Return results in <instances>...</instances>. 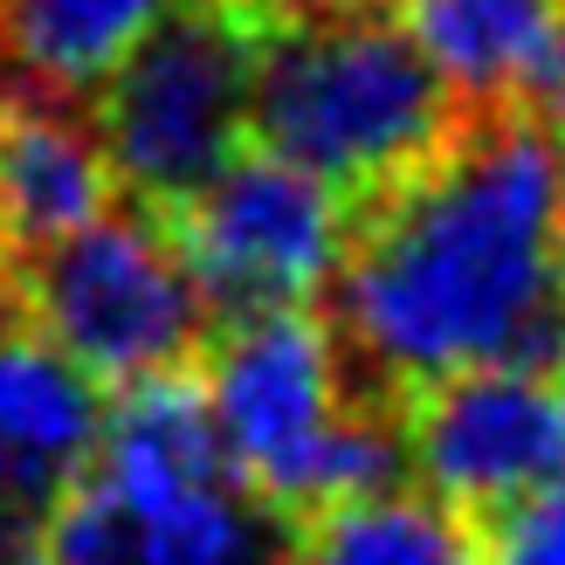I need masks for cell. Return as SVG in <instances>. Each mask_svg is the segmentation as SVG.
<instances>
[{"mask_svg": "<svg viewBox=\"0 0 565 565\" xmlns=\"http://www.w3.org/2000/svg\"><path fill=\"white\" fill-rule=\"evenodd\" d=\"M118 524H125V565H297V539L282 531V518L263 511L235 476L118 511Z\"/></svg>", "mask_w": 565, "mask_h": 565, "instance_id": "12", "label": "cell"}, {"mask_svg": "<svg viewBox=\"0 0 565 565\" xmlns=\"http://www.w3.org/2000/svg\"><path fill=\"white\" fill-rule=\"evenodd\" d=\"M263 28V0H166L125 63L83 97V125L131 207L166 221L248 152Z\"/></svg>", "mask_w": 565, "mask_h": 565, "instance_id": "4", "label": "cell"}, {"mask_svg": "<svg viewBox=\"0 0 565 565\" xmlns=\"http://www.w3.org/2000/svg\"><path fill=\"white\" fill-rule=\"evenodd\" d=\"M345 359L380 407L469 365L565 380V180L539 110H483L401 186L352 207Z\"/></svg>", "mask_w": 565, "mask_h": 565, "instance_id": "1", "label": "cell"}, {"mask_svg": "<svg viewBox=\"0 0 565 565\" xmlns=\"http://www.w3.org/2000/svg\"><path fill=\"white\" fill-rule=\"evenodd\" d=\"M483 558L490 565H565V483L497 511L483 531Z\"/></svg>", "mask_w": 565, "mask_h": 565, "instance_id": "14", "label": "cell"}, {"mask_svg": "<svg viewBox=\"0 0 565 565\" xmlns=\"http://www.w3.org/2000/svg\"><path fill=\"white\" fill-rule=\"evenodd\" d=\"M539 118H545V131H552V152H558V180H565V63H558V76L545 83V97H539Z\"/></svg>", "mask_w": 565, "mask_h": 565, "instance_id": "15", "label": "cell"}, {"mask_svg": "<svg viewBox=\"0 0 565 565\" xmlns=\"http://www.w3.org/2000/svg\"><path fill=\"white\" fill-rule=\"evenodd\" d=\"M462 118L469 110L380 0L269 14L263 28L248 131L263 152L338 186L352 207L428 166Z\"/></svg>", "mask_w": 565, "mask_h": 565, "instance_id": "3", "label": "cell"}, {"mask_svg": "<svg viewBox=\"0 0 565 565\" xmlns=\"http://www.w3.org/2000/svg\"><path fill=\"white\" fill-rule=\"evenodd\" d=\"M297 565H490L483 531H469V518L441 511L435 497H359L338 511L310 518L297 539Z\"/></svg>", "mask_w": 565, "mask_h": 565, "instance_id": "13", "label": "cell"}, {"mask_svg": "<svg viewBox=\"0 0 565 565\" xmlns=\"http://www.w3.org/2000/svg\"><path fill=\"white\" fill-rule=\"evenodd\" d=\"M201 352V401L228 476L282 524H310L338 503L380 497L407 469L401 414L373 407L324 310L290 303L228 318L221 331H207Z\"/></svg>", "mask_w": 565, "mask_h": 565, "instance_id": "2", "label": "cell"}, {"mask_svg": "<svg viewBox=\"0 0 565 565\" xmlns=\"http://www.w3.org/2000/svg\"><path fill=\"white\" fill-rule=\"evenodd\" d=\"M8 110H14V83H8V70H0V138H8Z\"/></svg>", "mask_w": 565, "mask_h": 565, "instance_id": "16", "label": "cell"}, {"mask_svg": "<svg viewBox=\"0 0 565 565\" xmlns=\"http://www.w3.org/2000/svg\"><path fill=\"white\" fill-rule=\"evenodd\" d=\"M166 0H0V63L28 97L76 104L125 63Z\"/></svg>", "mask_w": 565, "mask_h": 565, "instance_id": "11", "label": "cell"}, {"mask_svg": "<svg viewBox=\"0 0 565 565\" xmlns=\"http://www.w3.org/2000/svg\"><path fill=\"white\" fill-rule=\"evenodd\" d=\"M110 201H118V180L90 125H76L63 104L14 97L8 138H0V263L76 235L83 221L110 214Z\"/></svg>", "mask_w": 565, "mask_h": 565, "instance_id": "10", "label": "cell"}, {"mask_svg": "<svg viewBox=\"0 0 565 565\" xmlns=\"http://www.w3.org/2000/svg\"><path fill=\"white\" fill-rule=\"evenodd\" d=\"M407 469L456 518H497L565 483V380L524 365H469L407 393L401 407Z\"/></svg>", "mask_w": 565, "mask_h": 565, "instance_id": "7", "label": "cell"}, {"mask_svg": "<svg viewBox=\"0 0 565 565\" xmlns=\"http://www.w3.org/2000/svg\"><path fill=\"white\" fill-rule=\"evenodd\" d=\"M97 435V380H83L42 331L0 303V518L49 524L55 503L90 476Z\"/></svg>", "mask_w": 565, "mask_h": 565, "instance_id": "8", "label": "cell"}, {"mask_svg": "<svg viewBox=\"0 0 565 565\" xmlns=\"http://www.w3.org/2000/svg\"><path fill=\"white\" fill-rule=\"evenodd\" d=\"M166 235H173L193 290L228 324L256 310L318 303V290L338 282V263L352 248V201L256 146L166 214Z\"/></svg>", "mask_w": 565, "mask_h": 565, "instance_id": "6", "label": "cell"}, {"mask_svg": "<svg viewBox=\"0 0 565 565\" xmlns=\"http://www.w3.org/2000/svg\"><path fill=\"white\" fill-rule=\"evenodd\" d=\"M393 21L469 118L539 110L565 63V0H393Z\"/></svg>", "mask_w": 565, "mask_h": 565, "instance_id": "9", "label": "cell"}, {"mask_svg": "<svg viewBox=\"0 0 565 565\" xmlns=\"http://www.w3.org/2000/svg\"><path fill=\"white\" fill-rule=\"evenodd\" d=\"M0 303L97 386H146L180 373L214 324L166 221L146 207H110L63 242L8 256Z\"/></svg>", "mask_w": 565, "mask_h": 565, "instance_id": "5", "label": "cell"}]
</instances>
